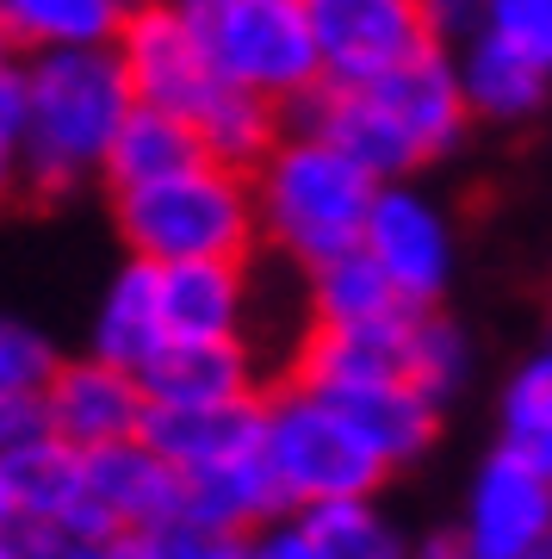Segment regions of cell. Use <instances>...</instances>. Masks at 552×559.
Wrapping results in <instances>:
<instances>
[{
	"label": "cell",
	"instance_id": "obj_19",
	"mask_svg": "<svg viewBox=\"0 0 552 559\" xmlns=\"http://www.w3.org/2000/svg\"><path fill=\"white\" fill-rule=\"evenodd\" d=\"M304 305H311V323H329V330L385 323L397 311H416V305L397 299V286L379 274V261L360 242L329 261H316V267H304Z\"/></svg>",
	"mask_w": 552,
	"mask_h": 559
},
{
	"label": "cell",
	"instance_id": "obj_18",
	"mask_svg": "<svg viewBox=\"0 0 552 559\" xmlns=\"http://www.w3.org/2000/svg\"><path fill=\"white\" fill-rule=\"evenodd\" d=\"M161 342H168V323H161V293H156V261L131 255L112 286H106V299H99V318H94V355L124 367V373H137L143 360L156 355Z\"/></svg>",
	"mask_w": 552,
	"mask_h": 559
},
{
	"label": "cell",
	"instance_id": "obj_1",
	"mask_svg": "<svg viewBox=\"0 0 552 559\" xmlns=\"http://www.w3.org/2000/svg\"><path fill=\"white\" fill-rule=\"evenodd\" d=\"M131 106H137V94H131V75L112 44L38 50L25 62L20 187L38 200H57L62 187L94 175Z\"/></svg>",
	"mask_w": 552,
	"mask_h": 559
},
{
	"label": "cell",
	"instance_id": "obj_14",
	"mask_svg": "<svg viewBox=\"0 0 552 559\" xmlns=\"http://www.w3.org/2000/svg\"><path fill=\"white\" fill-rule=\"evenodd\" d=\"M143 441L175 473L249 454V448H261V392L255 399H230V404H149L143 411Z\"/></svg>",
	"mask_w": 552,
	"mask_h": 559
},
{
	"label": "cell",
	"instance_id": "obj_11",
	"mask_svg": "<svg viewBox=\"0 0 552 559\" xmlns=\"http://www.w3.org/2000/svg\"><path fill=\"white\" fill-rule=\"evenodd\" d=\"M81 498H87V528L143 535L180 510V473L143 436H124L81 454Z\"/></svg>",
	"mask_w": 552,
	"mask_h": 559
},
{
	"label": "cell",
	"instance_id": "obj_20",
	"mask_svg": "<svg viewBox=\"0 0 552 559\" xmlns=\"http://www.w3.org/2000/svg\"><path fill=\"white\" fill-rule=\"evenodd\" d=\"M205 156V143H199V131L187 119H175V112H161V106H131L119 124V138H112V150H106V162H99V175H106V187L112 193H124V187H143V180H161L175 175V168H187V162Z\"/></svg>",
	"mask_w": 552,
	"mask_h": 559
},
{
	"label": "cell",
	"instance_id": "obj_29",
	"mask_svg": "<svg viewBox=\"0 0 552 559\" xmlns=\"http://www.w3.org/2000/svg\"><path fill=\"white\" fill-rule=\"evenodd\" d=\"M242 559H316V547L298 528V516H274L261 522L255 535H242Z\"/></svg>",
	"mask_w": 552,
	"mask_h": 559
},
{
	"label": "cell",
	"instance_id": "obj_27",
	"mask_svg": "<svg viewBox=\"0 0 552 559\" xmlns=\"http://www.w3.org/2000/svg\"><path fill=\"white\" fill-rule=\"evenodd\" d=\"M32 559H149L124 528H32Z\"/></svg>",
	"mask_w": 552,
	"mask_h": 559
},
{
	"label": "cell",
	"instance_id": "obj_24",
	"mask_svg": "<svg viewBox=\"0 0 552 559\" xmlns=\"http://www.w3.org/2000/svg\"><path fill=\"white\" fill-rule=\"evenodd\" d=\"M404 373L410 385H422L434 404H447L472 373V348H466V330L454 318H441V305H422L410 311V330H404Z\"/></svg>",
	"mask_w": 552,
	"mask_h": 559
},
{
	"label": "cell",
	"instance_id": "obj_2",
	"mask_svg": "<svg viewBox=\"0 0 552 559\" xmlns=\"http://www.w3.org/2000/svg\"><path fill=\"white\" fill-rule=\"evenodd\" d=\"M249 187H255L261 242H274L292 267H316V261L355 249L379 193V180L348 150L292 119L267 143V156L249 168Z\"/></svg>",
	"mask_w": 552,
	"mask_h": 559
},
{
	"label": "cell",
	"instance_id": "obj_8",
	"mask_svg": "<svg viewBox=\"0 0 552 559\" xmlns=\"http://www.w3.org/2000/svg\"><path fill=\"white\" fill-rule=\"evenodd\" d=\"M311 38L323 57V81H367L429 50L422 0H304Z\"/></svg>",
	"mask_w": 552,
	"mask_h": 559
},
{
	"label": "cell",
	"instance_id": "obj_31",
	"mask_svg": "<svg viewBox=\"0 0 552 559\" xmlns=\"http://www.w3.org/2000/svg\"><path fill=\"white\" fill-rule=\"evenodd\" d=\"M410 559H472V547H466L459 528H454V535H429L422 547H410Z\"/></svg>",
	"mask_w": 552,
	"mask_h": 559
},
{
	"label": "cell",
	"instance_id": "obj_23",
	"mask_svg": "<svg viewBox=\"0 0 552 559\" xmlns=\"http://www.w3.org/2000/svg\"><path fill=\"white\" fill-rule=\"evenodd\" d=\"M496 441L552 479V348L521 360L496 404Z\"/></svg>",
	"mask_w": 552,
	"mask_h": 559
},
{
	"label": "cell",
	"instance_id": "obj_33",
	"mask_svg": "<svg viewBox=\"0 0 552 559\" xmlns=\"http://www.w3.org/2000/svg\"><path fill=\"white\" fill-rule=\"evenodd\" d=\"M528 559H552V528H547V535H540V547H533Z\"/></svg>",
	"mask_w": 552,
	"mask_h": 559
},
{
	"label": "cell",
	"instance_id": "obj_28",
	"mask_svg": "<svg viewBox=\"0 0 552 559\" xmlns=\"http://www.w3.org/2000/svg\"><path fill=\"white\" fill-rule=\"evenodd\" d=\"M20 143H25V69L0 57V205L20 193Z\"/></svg>",
	"mask_w": 552,
	"mask_h": 559
},
{
	"label": "cell",
	"instance_id": "obj_10",
	"mask_svg": "<svg viewBox=\"0 0 552 559\" xmlns=\"http://www.w3.org/2000/svg\"><path fill=\"white\" fill-rule=\"evenodd\" d=\"M38 411H44V429L69 448H106V441H124V436H143V399L137 373H124L112 360H57L50 380L38 392Z\"/></svg>",
	"mask_w": 552,
	"mask_h": 559
},
{
	"label": "cell",
	"instance_id": "obj_9",
	"mask_svg": "<svg viewBox=\"0 0 552 559\" xmlns=\"http://www.w3.org/2000/svg\"><path fill=\"white\" fill-rule=\"evenodd\" d=\"M547 528H552V479L496 441L491 460L478 466L472 491H466L459 540L472 547V559H528Z\"/></svg>",
	"mask_w": 552,
	"mask_h": 559
},
{
	"label": "cell",
	"instance_id": "obj_6",
	"mask_svg": "<svg viewBox=\"0 0 552 559\" xmlns=\"http://www.w3.org/2000/svg\"><path fill=\"white\" fill-rule=\"evenodd\" d=\"M112 50H119L124 75H131V94L143 106H161V112L187 119L193 131L230 94V81L212 69V57H205V44L193 32V13L180 0H137L124 13Z\"/></svg>",
	"mask_w": 552,
	"mask_h": 559
},
{
	"label": "cell",
	"instance_id": "obj_35",
	"mask_svg": "<svg viewBox=\"0 0 552 559\" xmlns=\"http://www.w3.org/2000/svg\"><path fill=\"white\" fill-rule=\"evenodd\" d=\"M547 348H552V330H547Z\"/></svg>",
	"mask_w": 552,
	"mask_h": 559
},
{
	"label": "cell",
	"instance_id": "obj_17",
	"mask_svg": "<svg viewBox=\"0 0 552 559\" xmlns=\"http://www.w3.org/2000/svg\"><path fill=\"white\" fill-rule=\"evenodd\" d=\"M454 69H459V87H466L472 119L528 124V119H540L547 100H552V75H547V69H533L521 50L496 44L491 32H472V38L459 44Z\"/></svg>",
	"mask_w": 552,
	"mask_h": 559
},
{
	"label": "cell",
	"instance_id": "obj_5",
	"mask_svg": "<svg viewBox=\"0 0 552 559\" xmlns=\"http://www.w3.org/2000/svg\"><path fill=\"white\" fill-rule=\"evenodd\" d=\"M180 7L193 13L199 44L230 87L274 100L279 112L304 106L323 87L304 0H180Z\"/></svg>",
	"mask_w": 552,
	"mask_h": 559
},
{
	"label": "cell",
	"instance_id": "obj_16",
	"mask_svg": "<svg viewBox=\"0 0 552 559\" xmlns=\"http://www.w3.org/2000/svg\"><path fill=\"white\" fill-rule=\"evenodd\" d=\"M180 510L199 522H212V528H224V535H255L261 522L292 516L286 498H279L274 473H267V460H261V448L180 473Z\"/></svg>",
	"mask_w": 552,
	"mask_h": 559
},
{
	"label": "cell",
	"instance_id": "obj_22",
	"mask_svg": "<svg viewBox=\"0 0 552 559\" xmlns=\"http://www.w3.org/2000/svg\"><path fill=\"white\" fill-rule=\"evenodd\" d=\"M298 528L311 535L316 559H410L404 535L392 528V516L373 498H329L292 510Z\"/></svg>",
	"mask_w": 552,
	"mask_h": 559
},
{
	"label": "cell",
	"instance_id": "obj_25",
	"mask_svg": "<svg viewBox=\"0 0 552 559\" xmlns=\"http://www.w3.org/2000/svg\"><path fill=\"white\" fill-rule=\"evenodd\" d=\"M496 44H509L533 69L552 75V0H484V25Z\"/></svg>",
	"mask_w": 552,
	"mask_h": 559
},
{
	"label": "cell",
	"instance_id": "obj_13",
	"mask_svg": "<svg viewBox=\"0 0 552 559\" xmlns=\"http://www.w3.org/2000/svg\"><path fill=\"white\" fill-rule=\"evenodd\" d=\"M156 293L168 336H249V311H255L249 261H156Z\"/></svg>",
	"mask_w": 552,
	"mask_h": 559
},
{
	"label": "cell",
	"instance_id": "obj_15",
	"mask_svg": "<svg viewBox=\"0 0 552 559\" xmlns=\"http://www.w3.org/2000/svg\"><path fill=\"white\" fill-rule=\"evenodd\" d=\"M323 399L336 404L341 417H348L360 436L373 441V454L385 460L392 473L429 454L434 429H441V404H434L422 385H410L404 373H392V380L336 385V392H323Z\"/></svg>",
	"mask_w": 552,
	"mask_h": 559
},
{
	"label": "cell",
	"instance_id": "obj_34",
	"mask_svg": "<svg viewBox=\"0 0 552 559\" xmlns=\"http://www.w3.org/2000/svg\"><path fill=\"white\" fill-rule=\"evenodd\" d=\"M0 57H13V38H7V32H0Z\"/></svg>",
	"mask_w": 552,
	"mask_h": 559
},
{
	"label": "cell",
	"instance_id": "obj_30",
	"mask_svg": "<svg viewBox=\"0 0 552 559\" xmlns=\"http://www.w3.org/2000/svg\"><path fill=\"white\" fill-rule=\"evenodd\" d=\"M422 13H429V38L441 50H459L484 25V0H422Z\"/></svg>",
	"mask_w": 552,
	"mask_h": 559
},
{
	"label": "cell",
	"instance_id": "obj_4",
	"mask_svg": "<svg viewBox=\"0 0 552 559\" xmlns=\"http://www.w3.org/2000/svg\"><path fill=\"white\" fill-rule=\"evenodd\" d=\"M261 460H267L286 510L329 498H373L392 479V466L373 454V441L323 392L298 380H279L274 392H261Z\"/></svg>",
	"mask_w": 552,
	"mask_h": 559
},
{
	"label": "cell",
	"instance_id": "obj_36",
	"mask_svg": "<svg viewBox=\"0 0 552 559\" xmlns=\"http://www.w3.org/2000/svg\"><path fill=\"white\" fill-rule=\"evenodd\" d=\"M237 559H242V554H237Z\"/></svg>",
	"mask_w": 552,
	"mask_h": 559
},
{
	"label": "cell",
	"instance_id": "obj_7",
	"mask_svg": "<svg viewBox=\"0 0 552 559\" xmlns=\"http://www.w3.org/2000/svg\"><path fill=\"white\" fill-rule=\"evenodd\" d=\"M360 249L379 261V274L397 286L404 305H441L447 299V280H454V224L447 212L410 187V180H379Z\"/></svg>",
	"mask_w": 552,
	"mask_h": 559
},
{
	"label": "cell",
	"instance_id": "obj_32",
	"mask_svg": "<svg viewBox=\"0 0 552 559\" xmlns=\"http://www.w3.org/2000/svg\"><path fill=\"white\" fill-rule=\"evenodd\" d=\"M0 528H25L20 498H13V479H7V460H0Z\"/></svg>",
	"mask_w": 552,
	"mask_h": 559
},
{
	"label": "cell",
	"instance_id": "obj_26",
	"mask_svg": "<svg viewBox=\"0 0 552 559\" xmlns=\"http://www.w3.org/2000/svg\"><path fill=\"white\" fill-rule=\"evenodd\" d=\"M50 367H57V355H50V342L38 330L0 318V404L38 399L44 380H50Z\"/></svg>",
	"mask_w": 552,
	"mask_h": 559
},
{
	"label": "cell",
	"instance_id": "obj_3",
	"mask_svg": "<svg viewBox=\"0 0 552 559\" xmlns=\"http://www.w3.org/2000/svg\"><path fill=\"white\" fill-rule=\"evenodd\" d=\"M119 230L143 261H249L261 242L249 168L199 156L187 168L112 193Z\"/></svg>",
	"mask_w": 552,
	"mask_h": 559
},
{
	"label": "cell",
	"instance_id": "obj_21",
	"mask_svg": "<svg viewBox=\"0 0 552 559\" xmlns=\"http://www.w3.org/2000/svg\"><path fill=\"white\" fill-rule=\"evenodd\" d=\"M137 0H0V32L13 50H75V44H112L124 13Z\"/></svg>",
	"mask_w": 552,
	"mask_h": 559
},
{
	"label": "cell",
	"instance_id": "obj_12",
	"mask_svg": "<svg viewBox=\"0 0 552 559\" xmlns=\"http://www.w3.org/2000/svg\"><path fill=\"white\" fill-rule=\"evenodd\" d=\"M137 385L149 404H230L267 392L249 336H205V342L168 336L137 367Z\"/></svg>",
	"mask_w": 552,
	"mask_h": 559
}]
</instances>
